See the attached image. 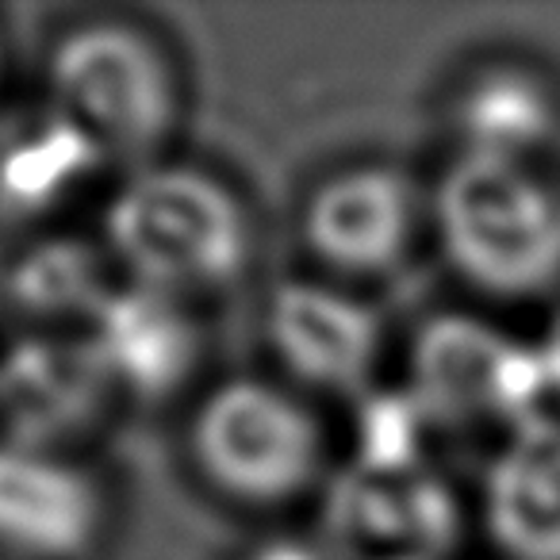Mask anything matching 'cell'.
I'll list each match as a JSON object with an SVG mask.
<instances>
[{"label":"cell","instance_id":"1","mask_svg":"<svg viewBox=\"0 0 560 560\" xmlns=\"http://www.w3.org/2000/svg\"><path fill=\"white\" fill-rule=\"evenodd\" d=\"M104 249L131 284L185 300L231 284L254 254V234L242 200L219 177L154 162L108 200Z\"/></svg>","mask_w":560,"mask_h":560},{"label":"cell","instance_id":"2","mask_svg":"<svg viewBox=\"0 0 560 560\" xmlns=\"http://www.w3.org/2000/svg\"><path fill=\"white\" fill-rule=\"evenodd\" d=\"M442 254L488 296H541L560 284V192L529 165L457 154L434 192Z\"/></svg>","mask_w":560,"mask_h":560},{"label":"cell","instance_id":"3","mask_svg":"<svg viewBox=\"0 0 560 560\" xmlns=\"http://www.w3.org/2000/svg\"><path fill=\"white\" fill-rule=\"evenodd\" d=\"M50 116L93 154L147 158L177 127V78L158 39L127 20L66 27L47 55Z\"/></svg>","mask_w":560,"mask_h":560},{"label":"cell","instance_id":"4","mask_svg":"<svg viewBox=\"0 0 560 560\" xmlns=\"http://www.w3.org/2000/svg\"><path fill=\"white\" fill-rule=\"evenodd\" d=\"M188 453L219 495L246 506H277L319 480L327 442L319 419L289 388L234 376L196 404Z\"/></svg>","mask_w":560,"mask_h":560},{"label":"cell","instance_id":"5","mask_svg":"<svg viewBox=\"0 0 560 560\" xmlns=\"http://www.w3.org/2000/svg\"><path fill=\"white\" fill-rule=\"evenodd\" d=\"M430 427H480L495 422L503 434L541 415L549 396L541 346L529 350L465 315H442L427 323L411 350V384Z\"/></svg>","mask_w":560,"mask_h":560},{"label":"cell","instance_id":"6","mask_svg":"<svg viewBox=\"0 0 560 560\" xmlns=\"http://www.w3.org/2000/svg\"><path fill=\"white\" fill-rule=\"evenodd\" d=\"M323 529L338 560H445L460 534V506L427 465L353 460L330 488Z\"/></svg>","mask_w":560,"mask_h":560},{"label":"cell","instance_id":"7","mask_svg":"<svg viewBox=\"0 0 560 560\" xmlns=\"http://www.w3.org/2000/svg\"><path fill=\"white\" fill-rule=\"evenodd\" d=\"M108 529L101 476L58 450L0 442V560H85Z\"/></svg>","mask_w":560,"mask_h":560},{"label":"cell","instance_id":"8","mask_svg":"<svg viewBox=\"0 0 560 560\" xmlns=\"http://www.w3.org/2000/svg\"><path fill=\"white\" fill-rule=\"evenodd\" d=\"M112 392L85 330H32L0 353V442L66 453Z\"/></svg>","mask_w":560,"mask_h":560},{"label":"cell","instance_id":"9","mask_svg":"<svg viewBox=\"0 0 560 560\" xmlns=\"http://www.w3.org/2000/svg\"><path fill=\"white\" fill-rule=\"evenodd\" d=\"M415 188L404 173L358 165L327 177L304 203L307 254L342 277H381L407 257L415 238Z\"/></svg>","mask_w":560,"mask_h":560},{"label":"cell","instance_id":"10","mask_svg":"<svg viewBox=\"0 0 560 560\" xmlns=\"http://www.w3.org/2000/svg\"><path fill=\"white\" fill-rule=\"evenodd\" d=\"M265 335L296 381L338 396L365 388L384 350L381 319L319 280L280 284L265 312Z\"/></svg>","mask_w":560,"mask_h":560},{"label":"cell","instance_id":"11","mask_svg":"<svg viewBox=\"0 0 560 560\" xmlns=\"http://www.w3.org/2000/svg\"><path fill=\"white\" fill-rule=\"evenodd\" d=\"M488 537L511 560H560V419L549 411L503 434L483 472Z\"/></svg>","mask_w":560,"mask_h":560},{"label":"cell","instance_id":"12","mask_svg":"<svg viewBox=\"0 0 560 560\" xmlns=\"http://www.w3.org/2000/svg\"><path fill=\"white\" fill-rule=\"evenodd\" d=\"M85 338L112 388L131 396H165L188 376L200 353L185 300L127 280L85 319Z\"/></svg>","mask_w":560,"mask_h":560},{"label":"cell","instance_id":"13","mask_svg":"<svg viewBox=\"0 0 560 560\" xmlns=\"http://www.w3.org/2000/svg\"><path fill=\"white\" fill-rule=\"evenodd\" d=\"M453 127L460 154L526 165V158L552 139L557 104L534 73L518 66H495L460 89Z\"/></svg>","mask_w":560,"mask_h":560},{"label":"cell","instance_id":"14","mask_svg":"<svg viewBox=\"0 0 560 560\" xmlns=\"http://www.w3.org/2000/svg\"><path fill=\"white\" fill-rule=\"evenodd\" d=\"M12 284H16L24 312L43 323H55L58 315L89 319L96 304L112 292L101 277V257L85 242L70 238L35 246L12 272Z\"/></svg>","mask_w":560,"mask_h":560},{"label":"cell","instance_id":"15","mask_svg":"<svg viewBox=\"0 0 560 560\" xmlns=\"http://www.w3.org/2000/svg\"><path fill=\"white\" fill-rule=\"evenodd\" d=\"M430 419L419 407V399L407 388L376 392L365 396L358 415V457L361 465H422V438H427Z\"/></svg>","mask_w":560,"mask_h":560},{"label":"cell","instance_id":"16","mask_svg":"<svg viewBox=\"0 0 560 560\" xmlns=\"http://www.w3.org/2000/svg\"><path fill=\"white\" fill-rule=\"evenodd\" d=\"M249 560H323V552H315L304 541H269L261 549H254Z\"/></svg>","mask_w":560,"mask_h":560},{"label":"cell","instance_id":"17","mask_svg":"<svg viewBox=\"0 0 560 560\" xmlns=\"http://www.w3.org/2000/svg\"><path fill=\"white\" fill-rule=\"evenodd\" d=\"M541 358H545V373H549V388L560 396V307H557V315H552L549 335H545Z\"/></svg>","mask_w":560,"mask_h":560},{"label":"cell","instance_id":"18","mask_svg":"<svg viewBox=\"0 0 560 560\" xmlns=\"http://www.w3.org/2000/svg\"><path fill=\"white\" fill-rule=\"evenodd\" d=\"M0 70H4V47H0Z\"/></svg>","mask_w":560,"mask_h":560}]
</instances>
